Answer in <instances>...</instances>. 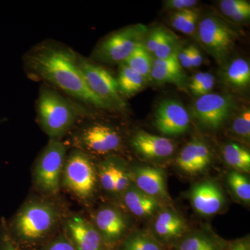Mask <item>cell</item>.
Segmentation results:
<instances>
[{"mask_svg": "<svg viewBox=\"0 0 250 250\" xmlns=\"http://www.w3.org/2000/svg\"><path fill=\"white\" fill-rule=\"evenodd\" d=\"M72 49L52 43L36 46L27 54L25 63L31 74L73 98L96 107L110 108L90 89Z\"/></svg>", "mask_w": 250, "mask_h": 250, "instance_id": "1", "label": "cell"}, {"mask_svg": "<svg viewBox=\"0 0 250 250\" xmlns=\"http://www.w3.org/2000/svg\"><path fill=\"white\" fill-rule=\"evenodd\" d=\"M61 214L58 207L45 200H32L20 208L7 226L22 241L34 242L48 236L57 228Z\"/></svg>", "mask_w": 250, "mask_h": 250, "instance_id": "2", "label": "cell"}, {"mask_svg": "<svg viewBox=\"0 0 250 250\" xmlns=\"http://www.w3.org/2000/svg\"><path fill=\"white\" fill-rule=\"evenodd\" d=\"M41 128L50 139H59L67 134L77 119L76 109L60 93L52 88H41L37 104Z\"/></svg>", "mask_w": 250, "mask_h": 250, "instance_id": "3", "label": "cell"}, {"mask_svg": "<svg viewBox=\"0 0 250 250\" xmlns=\"http://www.w3.org/2000/svg\"><path fill=\"white\" fill-rule=\"evenodd\" d=\"M97 170L86 152L75 149L66 156L62 185L80 200L93 196L98 182Z\"/></svg>", "mask_w": 250, "mask_h": 250, "instance_id": "4", "label": "cell"}, {"mask_svg": "<svg viewBox=\"0 0 250 250\" xmlns=\"http://www.w3.org/2000/svg\"><path fill=\"white\" fill-rule=\"evenodd\" d=\"M67 148L59 139H50L36 161L34 171L36 187L46 195L58 193L66 159Z\"/></svg>", "mask_w": 250, "mask_h": 250, "instance_id": "5", "label": "cell"}, {"mask_svg": "<svg viewBox=\"0 0 250 250\" xmlns=\"http://www.w3.org/2000/svg\"><path fill=\"white\" fill-rule=\"evenodd\" d=\"M147 31L144 24H137L113 32L95 48L94 58L108 63H123L143 43Z\"/></svg>", "mask_w": 250, "mask_h": 250, "instance_id": "6", "label": "cell"}, {"mask_svg": "<svg viewBox=\"0 0 250 250\" xmlns=\"http://www.w3.org/2000/svg\"><path fill=\"white\" fill-rule=\"evenodd\" d=\"M237 38L236 30L219 18L207 16L199 23V41L218 62H223L227 58Z\"/></svg>", "mask_w": 250, "mask_h": 250, "instance_id": "7", "label": "cell"}, {"mask_svg": "<svg viewBox=\"0 0 250 250\" xmlns=\"http://www.w3.org/2000/svg\"><path fill=\"white\" fill-rule=\"evenodd\" d=\"M77 61L85 82L97 96L109 108L124 106V103L120 96L117 80L109 72L78 54Z\"/></svg>", "mask_w": 250, "mask_h": 250, "instance_id": "8", "label": "cell"}, {"mask_svg": "<svg viewBox=\"0 0 250 250\" xmlns=\"http://www.w3.org/2000/svg\"><path fill=\"white\" fill-rule=\"evenodd\" d=\"M234 108L235 102L231 95L208 93L197 99L192 113L200 124L216 129L228 119Z\"/></svg>", "mask_w": 250, "mask_h": 250, "instance_id": "9", "label": "cell"}, {"mask_svg": "<svg viewBox=\"0 0 250 250\" xmlns=\"http://www.w3.org/2000/svg\"><path fill=\"white\" fill-rule=\"evenodd\" d=\"M77 149L96 154H106L121 147V135L114 128L104 124H95L81 130L74 140Z\"/></svg>", "mask_w": 250, "mask_h": 250, "instance_id": "10", "label": "cell"}, {"mask_svg": "<svg viewBox=\"0 0 250 250\" xmlns=\"http://www.w3.org/2000/svg\"><path fill=\"white\" fill-rule=\"evenodd\" d=\"M156 127L167 136H177L188 129L190 117L178 100L167 99L158 105L154 118Z\"/></svg>", "mask_w": 250, "mask_h": 250, "instance_id": "11", "label": "cell"}, {"mask_svg": "<svg viewBox=\"0 0 250 250\" xmlns=\"http://www.w3.org/2000/svg\"><path fill=\"white\" fill-rule=\"evenodd\" d=\"M67 238L76 250H104V242L91 222L80 214H73L65 222Z\"/></svg>", "mask_w": 250, "mask_h": 250, "instance_id": "12", "label": "cell"}, {"mask_svg": "<svg viewBox=\"0 0 250 250\" xmlns=\"http://www.w3.org/2000/svg\"><path fill=\"white\" fill-rule=\"evenodd\" d=\"M93 225L100 233L104 246L115 244L123 238L128 229L124 214L116 208L104 207L93 215Z\"/></svg>", "mask_w": 250, "mask_h": 250, "instance_id": "13", "label": "cell"}, {"mask_svg": "<svg viewBox=\"0 0 250 250\" xmlns=\"http://www.w3.org/2000/svg\"><path fill=\"white\" fill-rule=\"evenodd\" d=\"M192 207L202 215H211L223 208L225 197L218 184L205 181L194 186L190 192Z\"/></svg>", "mask_w": 250, "mask_h": 250, "instance_id": "14", "label": "cell"}, {"mask_svg": "<svg viewBox=\"0 0 250 250\" xmlns=\"http://www.w3.org/2000/svg\"><path fill=\"white\" fill-rule=\"evenodd\" d=\"M131 183L146 195L156 200H168L165 174L157 167H136L130 173Z\"/></svg>", "mask_w": 250, "mask_h": 250, "instance_id": "15", "label": "cell"}, {"mask_svg": "<svg viewBox=\"0 0 250 250\" xmlns=\"http://www.w3.org/2000/svg\"><path fill=\"white\" fill-rule=\"evenodd\" d=\"M211 161L212 153L208 146L201 140L193 139L179 153L177 165L186 173L194 174L203 172Z\"/></svg>", "mask_w": 250, "mask_h": 250, "instance_id": "16", "label": "cell"}, {"mask_svg": "<svg viewBox=\"0 0 250 250\" xmlns=\"http://www.w3.org/2000/svg\"><path fill=\"white\" fill-rule=\"evenodd\" d=\"M133 147L147 159H164L173 154L174 145L170 139L140 131L133 137Z\"/></svg>", "mask_w": 250, "mask_h": 250, "instance_id": "17", "label": "cell"}, {"mask_svg": "<svg viewBox=\"0 0 250 250\" xmlns=\"http://www.w3.org/2000/svg\"><path fill=\"white\" fill-rule=\"evenodd\" d=\"M187 229L185 220L175 210L170 208L160 210L154 221V232L165 242L173 241L182 238Z\"/></svg>", "mask_w": 250, "mask_h": 250, "instance_id": "18", "label": "cell"}, {"mask_svg": "<svg viewBox=\"0 0 250 250\" xmlns=\"http://www.w3.org/2000/svg\"><path fill=\"white\" fill-rule=\"evenodd\" d=\"M122 196L125 207L136 216H149L160 207L159 200L141 191L132 183Z\"/></svg>", "mask_w": 250, "mask_h": 250, "instance_id": "19", "label": "cell"}, {"mask_svg": "<svg viewBox=\"0 0 250 250\" xmlns=\"http://www.w3.org/2000/svg\"><path fill=\"white\" fill-rule=\"evenodd\" d=\"M225 245L208 231H197L184 237L177 250H224Z\"/></svg>", "mask_w": 250, "mask_h": 250, "instance_id": "20", "label": "cell"}, {"mask_svg": "<svg viewBox=\"0 0 250 250\" xmlns=\"http://www.w3.org/2000/svg\"><path fill=\"white\" fill-rule=\"evenodd\" d=\"M147 81L126 64L121 63L117 80L120 93L130 96L143 89Z\"/></svg>", "mask_w": 250, "mask_h": 250, "instance_id": "21", "label": "cell"}, {"mask_svg": "<svg viewBox=\"0 0 250 250\" xmlns=\"http://www.w3.org/2000/svg\"><path fill=\"white\" fill-rule=\"evenodd\" d=\"M225 82L235 88H243L248 86L250 82V66L245 59L233 60L224 73Z\"/></svg>", "mask_w": 250, "mask_h": 250, "instance_id": "22", "label": "cell"}, {"mask_svg": "<svg viewBox=\"0 0 250 250\" xmlns=\"http://www.w3.org/2000/svg\"><path fill=\"white\" fill-rule=\"evenodd\" d=\"M153 61L152 54L148 52L143 42L137 46L124 63L146 80L151 81Z\"/></svg>", "mask_w": 250, "mask_h": 250, "instance_id": "23", "label": "cell"}, {"mask_svg": "<svg viewBox=\"0 0 250 250\" xmlns=\"http://www.w3.org/2000/svg\"><path fill=\"white\" fill-rule=\"evenodd\" d=\"M223 155L227 164L237 170V172H250V152L240 145L236 143L226 145L223 147Z\"/></svg>", "mask_w": 250, "mask_h": 250, "instance_id": "24", "label": "cell"}, {"mask_svg": "<svg viewBox=\"0 0 250 250\" xmlns=\"http://www.w3.org/2000/svg\"><path fill=\"white\" fill-rule=\"evenodd\" d=\"M198 20L199 12L197 9H187L176 11L171 17V24L176 30L192 35L196 29Z\"/></svg>", "mask_w": 250, "mask_h": 250, "instance_id": "25", "label": "cell"}, {"mask_svg": "<svg viewBox=\"0 0 250 250\" xmlns=\"http://www.w3.org/2000/svg\"><path fill=\"white\" fill-rule=\"evenodd\" d=\"M220 10L225 16L233 22H242L250 18V4L245 0H223L220 2Z\"/></svg>", "mask_w": 250, "mask_h": 250, "instance_id": "26", "label": "cell"}, {"mask_svg": "<svg viewBox=\"0 0 250 250\" xmlns=\"http://www.w3.org/2000/svg\"><path fill=\"white\" fill-rule=\"evenodd\" d=\"M119 159L114 157L108 158L100 164L98 167L97 175L98 181L105 191L114 194L115 183L117 167Z\"/></svg>", "mask_w": 250, "mask_h": 250, "instance_id": "27", "label": "cell"}, {"mask_svg": "<svg viewBox=\"0 0 250 250\" xmlns=\"http://www.w3.org/2000/svg\"><path fill=\"white\" fill-rule=\"evenodd\" d=\"M118 250H164L156 238L144 232L134 233L123 243Z\"/></svg>", "mask_w": 250, "mask_h": 250, "instance_id": "28", "label": "cell"}, {"mask_svg": "<svg viewBox=\"0 0 250 250\" xmlns=\"http://www.w3.org/2000/svg\"><path fill=\"white\" fill-rule=\"evenodd\" d=\"M160 83H173V84L184 85L186 77L183 70H168L162 67L152 65L151 71V81Z\"/></svg>", "mask_w": 250, "mask_h": 250, "instance_id": "29", "label": "cell"}, {"mask_svg": "<svg viewBox=\"0 0 250 250\" xmlns=\"http://www.w3.org/2000/svg\"><path fill=\"white\" fill-rule=\"evenodd\" d=\"M228 180L231 190L240 200L250 202V183L246 176L241 172L233 171L229 174Z\"/></svg>", "mask_w": 250, "mask_h": 250, "instance_id": "30", "label": "cell"}, {"mask_svg": "<svg viewBox=\"0 0 250 250\" xmlns=\"http://www.w3.org/2000/svg\"><path fill=\"white\" fill-rule=\"evenodd\" d=\"M215 77L208 72H198L192 77L189 88L197 96H203L209 93L214 86Z\"/></svg>", "mask_w": 250, "mask_h": 250, "instance_id": "31", "label": "cell"}, {"mask_svg": "<svg viewBox=\"0 0 250 250\" xmlns=\"http://www.w3.org/2000/svg\"><path fill=\"white\" fill-rule=\"evenodd\" d=\"M179 51V41L177 37L167 29L154 55L155 59H166L178 53Z\"/></svg>", "mask_w": 250, "mask_h": 250, "instance_id": "32", "label": "cell"}, {"mask_svg": "<svg viewBox=\"0 0 250 250\" xmlns=\"http://www.w3.org/2000/svg\"><path fill=\"white\" fill-rule=\"evenodd\" d=\"M231 129L236 136L245 139L250 137V110L246 108L235 118Z\"/></svg>", "mask_w": 250, "mask_h": 250, "instance_id": "33", "label": "cell"}, {"mask_svg": "<svg viewBox=\"0 0 250 250\" xmlns=\"http://www.w3.org/2000/svg\"><path fill=\"white\" fill-rule=\"evenodd\" d=\"M167 29L163 27H156L151 31H148L147 35L143 41V45L149 54H154L156 49L159 47L161 40L165 35Z\"/></svg>", "mask_w": 250, "mask_h": 250, "instance_id": "34", "label": "cell"}, {"mask_svg": "<svg viewBox=\"0 0 250 250\" xmlns=\"http://www.w3.org/2000/svg\"><path fill=\"white\" fill-rule=\"evenodd\" d=\"M131 184L129 172L121 160L118 162L117 167L116 183H115V195H123V192Z\"/></svg>", "mask_w": 250, "mask_h": 250, "instance_id": "35", "label": "cell"}, {"mask_svg": "<svg viewBox=\"0 0 250 250\" xmlns=\"http://www.w3.org/2000/svg\"><path fill=\"white\" fill-rule=\"evenodd\" d=\"M0 250H19L13 241L4 220L1 221L0 225Z\"/></svg>", "mask_w": 250, "mask_h": 250, "instance_id": "36", "label": "cell"}, {"mask_svg": "<svg viewBox=\"0 0 250 250\" xmlns=\"http://www.w3.org/2000/svg\"><path fill=\"white\" fill-rule=\"evenodd\" d=\"M198 4L197 0H167L164 3L166 9L180 11L184 10L194 9Z\"/></svg>", "mask_w": 250, "mask_h": 250, "instance_id": "37", "label": "cell"}, {"mask_svg": "<svg viewBox=\"0 0 250 250\" xmlns=\"http://www.w3.org/2000/svg\"><path fill=\"white\" fill-rule=\"evenodd\" d=\"M42 250H76L65 235H61L45 246Z\"/></svg>", "mask_w": 250, "mask_h": 250, "instance_id": "38", "label": "cell"}, {"mask_svg": "<svg viewBox=\"0 0 250 250\" xmlns=\"http://www.w3.org/2000/svg\"><path fill=\"white\" fill-rule=\"evenodd\" d=\"M177 54H173L170 57L166 59H154L153 61V65L162 68L168 69V70H182V67L179 64Z\"/></svg>", "mask_w": 250, "mask_h": 250, "instance_id": "39", "label": "cell"}, {"mask_svg": "<svg viewBox=\"0 0 250 250\" xmlns=\"http://www.w3.org/2000/svg\"><path fill=\"white\" fill-rule=\"evenodd\" d=\"M179 64L184 68H190L191 66V46L189 45L182 50H179L177 54Z\"/></svg>", "mask_w": 250, "mask_h": 250, "instance_id": "40", "label": "cell"}, {"mask_svg": "<svg viewBox=\"0 0 250 250\" xmlns=\"http://www.w3.org/2000/svg\"><path fill=\"white\" fill-rule=\"evenodd\" d=\"M191 46V66L192 67L200 66L203 61L201 52L196 46Z\"/></svg>", "mask_w": 250, "mask_h": 250, "instance_id": "41", "label": "cell"}, {"mask_svg": "<svg viewBox=\"0 0 250 250\" xmlns=\"http://www.w3.org/2000/svg\"><path fill=\"white\" fill-rule=\"evenodd\" d=\"M231 250H250V249L248 248V245L245 244L243 243H239L233 247V249Z\"/></svg>", "mask_w": 250, "mask_h": 250, "instance_id": "42", "label": "cell"}]
</instances>
